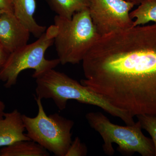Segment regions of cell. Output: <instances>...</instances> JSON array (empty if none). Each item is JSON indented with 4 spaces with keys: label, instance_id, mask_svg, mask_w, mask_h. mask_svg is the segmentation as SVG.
I'll return each instance as SVG.
<instances>
[{
    "label": "cell",
    "instance_id": "6da1fadb",
    "mask_svg": "<svg viewBox=\"0 0 156 156\" xmlns=\"http://www.w3.org/2000/svg\"><path fill=\"white\" fill-rule=\"evenodd\" d=\"M82 62L83 85L133 117L156 116V23L101 36Z\"/></svg>",
    "mask_w": 156,
    "mask_h": 156
},
{
    "label": "cell",
    "instance_id": "7a4b0ae2",
    "mask_svg": "<svg viewBox=\"0 0 156 156\" xmlns=\"http://www.w3.org/2000/svg\"><path fill=\"white\" fill-rule=\"evenodd\" d=\"M35 79L36 97L41 99H52L59 110L66 108L68 101L74 100L98 107L113 116L119 118L126 125L135 124L132 115L114 106L89 87L64 73L53 69Z\"/></svg>",
    "mask_w": 156,
    "mask_h": 156
},
{
    "label": "cell",
    "instance_id": "3957f363",
    "mask_svg": "<svg viewBox=\"0 0 156 156\" xmlns=\"http://www.w3.org/2000/svg\"><path fill=\"white\" fill-rule=\"evenodd\" d=\"M54 24L58 31L53 43L62 65L82 62L101 37L92 22L89 9L76 12L70 19L56 15Z\"/></svg>",
    "mask_w": 156,
    "mask_h": 156
},
{
    "label": "cell",
    "instance_id": "277c9868",
    "mask_svg": "<svg viewBox=\"0 0 156 156\" xmlns=\"http://www.w3.org/2000/svg\"><path fill=\"white\" fill-rule=\"evenodd\" d=\"M57 31L55 24L51 25L36 41L10 53L0 69V81H2L6 88L16 85L20 74L26 69L34 70L33 77L36 79L60 64L58 58L47 59L45 57L46 51L54 43Z\"/></svg>",
    "mask_w": 156,
    "mask_h": 156
},
{
    "label": "cell",
    "instance_id": "5b68a950",
    "mask_svg": "<svg viewBox=\"0 0 156 156\" xmlns=\"http://www.w3.org/2000/svg\"><path fill=\"white\" fill-rule=\"evenodd\" d=\"M86 118L90 127L102 137V149L107 155L114 154V143L118 145L119 151L125 154L137 153L142 156H154L152 140L143 134L139 121L132 126H120L111 122L100 112H90Z\"/></svg>",
    "mask_w": 156,
    "mask_h": 156
},
{
    "label": "cell",
    "instance_id": "8992f818",
    "mask_svg": "<svg viewBox=\"0 0 156 156\" xmlns=\"http://www.w3.org/2000/svg\"><path fill=\"white\" fill-rule=\"evenodd\" d=\"M38 106L36 116L31 118L22 115L26 135L57 156H65L72 140L71 130L74 123L58 113L48 115L42 99L35 97Z\"/></svg>",
    "mask_w": 156,
    "mask_h": 156
},
{
    "label": "cell",
    "instance_id": "52a82bcc",
    "mask_svg": "<svg viewBox=\"0 0 156 156\" xmlns=\"http://www.w3.org/2000/svg\"><path fill=\"white\" fill-rule=\"evenodd\" d=\"M134 6L124 0H90L89 9L92 22L102 36L133 27L130 13Z\"/></svg>",
    "mask_w": 156,
    "mask_h": 156
},
{
    "label": "cell",
    "instance_id": "ba28073f",
    "mask_svg": "<svg viewBox=\"0 0 156 156\" xmlns=\"http://www.w3.org/2000/svg\"><path fill=\"white\" fill-rule=\"evenodd\" d=\"M30 34L13 12L0 16V43L9 53L27 44Z\"/></svg>",
    "mask_w": 156,
    "mask_h": 156
},
{
    "label": "cell",
    "instance_id": "9c48e42d",
    "mask_svg": "<svg viewBox=\"0 0 156 156\" xmlns=\"http://www.w3.org/2000/svg\"><path fill=\"white\" fill-rule=\"evenodd\" d=\"M25 126L22 115L17 109L5 113L0 120V148L22 140H30L24 134Z\"/></svg>",
    "mask_w": 156,
    "mask_h": 156
},
{
    "label": "cell",
    "instance_id": "30bf717a",
    "mask_svg": "<svg viewBox=\"0 0 156 156\" xmlns=\"http://www.w3.org/2000/svg\"><path fill=\"white\" fill-rule=\"evenodd\" d=\"M13 12L16 17L28 29L30 34L39 38L46 31V27L37 23L34 17L36 9L35 0H12Z\"/></svg>",
    "mask_w": 156,
    "mask_h": 156
},
{
    "label": "cell",
    "instance_id": "8fae6325",
    "mask_svg": "<svg viewBox=\"0 0 156 156\" xmlns=\"http://www.w3.org/2000/svg\"><path fill=\"white\" fill-rule=\"evenodd\" d=\"M48 151L33 140L18 141L0 148V156H48Z\"/></svg>",
    "mask_w": 156,
    "mask_h": 156
},
{
    "label": "cell",
    "instance_id": "7c38bea8",
    "mask_svg": "<svg viewBox=\"0 0 156 156\" xmlns=\"http://www.w3.org/2000/svg\"><path fill=\"white\" fill-rule=\"evenodd\" d=\"M57 15L70 19L76 12L89 9L90 0H48Z\"/></svg>",
    "mask_w": 156,
    "mask_h": 156
},
{
    "label": "cell",
    "instance_id": "4fadbf2b",
    "mask_svg": "<svg viewBox=\"0 0 156 156\" xmlns=\"http://www.w3.org/2000/svg\"><path fill=\"white\" fill-rule=\"evenodd\" d=\"M138 7L130 13L133 27L144 25L148 23H156V0H141Z\"/></svg>",
    "mask_w": 156,
    "mask_h": 156
},
{
    "label": "cell",
    "instance_id": "5bb4252c",
    "mask_svg": "<svg viewBox=\"0 0 156 156\" xmlns=\"http://www.w3.org/2000/svg\"><path fill=\"white\" fill-rule=\"evenodd\" d=\"M138 121L142 129L146 130L151 137L156 156V116L150 115H140L136 116Z\"/></svg>",
    "mask_w": 156,
    "mask_h": 156
},
{
    "label": "cell",
    "instance_id": "9a60e30c",
    "mask_svg": "<svg viewBox=\"0 0 156 156\" xmlns=\"http://www.w3.org/2000/svg\"><path fill=\"white\" fill-rule=\"evenodd\" d=\"M87 148L85 144L81 142L79 137H76L69 147L65 156H85L87 154Z\"/></svg>",
    "mask_w": 156,
    "mask_h": 156
},
{
    "label": "cell",
    "instance_id": "2e32d148",
    "mask_svg": "<svg viewBox=\"0 0 156 156\" xmlns=\"http://www.w3.org/2000/svg\"><path fill=\"white\" fill-rule=\"evenodd\" d=\"M0 10L14 13L12 0H0Z\"/></svg>",
    "mask_w": 156,
    "mask_h": 156
},
{
    "label": "cell",
    "instance_id": "e0dca14e",
    "mask_svg": "<svg viewBox=\"0 0 156 156\" xmlns=\"http://www.w3.org/2000/svg\"><path fill=\"white\" fill-rule=\"evenodd\" d=\"M9 54L10 53L5 49L0 43V69L6 62Z\"/></svg>",
    "mask_w": 156,
    "mask_h": 156
},
{
    "label": "cell",
    "instance_id": "ac0fdd59",
    "mask_svg": "<svg viewBox=\"0 0 156 156\" xmlns=\"http://www.w3.org/2000/svg\"><path fill=\"white\" fill-rule=\"evenodd\" d=\"M5 107V104L0 99V120H2L4 117Z\"/></svg>",
    "mask_w": 156,
    "mask_h": 156
},
{
    "label": "cell",
    "instance_id": "d6986e66",
    "mask_svg": "<svg viewBox=\"0 0 156 156\" xmlns=\"http://www.w3.org/2000/svg\"><path fill=\"white\" fill-rule=\"evenodd\" d=\"M124 1L132 3L135 6L139 5L141 0H124Z\"/></svg>",
    "mask_w": 156,
    "mask_h": 156
},
{
    "label": "cell",
    "instance_id": "ffe728a7",
    "mask_svg": "<svg viewBox=\"0 0 156 156\" xmlns=\"http://www.w3.org/2000/svg\"><path fill=\"white\" fill-rule=\"evenodd\" d=\"M4 12H5V11H1V10H0V16H1V15H2V14L3 13H4Z\"/></svg>",
    "mask_w": 156,
    "mask_h": 156
}]
</instances>
